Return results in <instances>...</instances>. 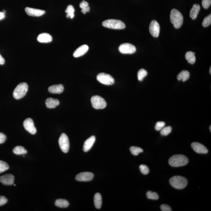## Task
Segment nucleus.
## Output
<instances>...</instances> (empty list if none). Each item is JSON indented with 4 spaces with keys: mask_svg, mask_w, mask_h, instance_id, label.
Masks as SVG:
<instances>
[{
    "mask_svg": "<svg viewBox=\"0 0 211 211\" xmlns=\"http://www.w3.org/2000/svg\"><path fill=\"white\" fill-rule=\"evenodd\" d=\"M189 159L184 155H174L170 158L169 163L173 167L184 166L188 163Z\"/></svg>",
    "mask_w": 211,
    "mask_h": 211,
    "instance_id": "f257e3e1",
    "label": "nucleus"
},
{
    "mask_svg": "<svg viewBox=\"0 0 211 211\" xmlns=\"http://www.w3.org/2000/svg\"><path fill=\"white\" fill-rule=\"evenodd\" d=\"M170 20L174 27L178 29L182 25L184 22V17L179 11L176 9H173L170 12Z\"/></svg>",
    "mask_w": 211,
    "mask_h": 211,
    "instance_id": "f03ea898",
    "label": "nucleus"
},
{
    "mask_svg": "<svg viewBox=\"0 0 211 211\" xmlns=\"http://www.w3.org/2000/svg\"><path fill=\"white\" fill-rule=\"evenodd\" d=\"M169 182L172 187L178 189H184L188 184L187 179L180 176L173 177L170 179Z\"/></svg>",
    "mask_w": 211,
    "mask_h": 211,
    "instance_id": "7ed1b4c3",
    "label": "nucleus"
},
{
    "mask_svg": "<svg viewBox=\"0 0 211 211\" xmlns=\"http://www.w3.org/2000/svg\"><path fill=\"white\" fill-rule=\"evenodd\" d=\"M102 25L105 27L112 29H122L125 27V24L123 22L115 19L106 20L102 22Z\"/></svg>",
    "mask_w": 211,
    "mask_h": 211,
    "instance_id": "20e7f679",
    "label": "nucleus"
},
{
    "mask_svg": "<svg viewBox=\"0 0 211 211\" xmlns=\"http://www.w3.org/2000/svg\"><path fill=\"white\" fill-rule=\"evenodd\" d=\"M28 89V86L27 83H22L18 85L14 90L13 96L15 99H19L22 98L26 95Z\"/></svg>",
    "mask_w": 211,
    "mask_h": 211,
    "instance_id": "39448f33",
    "label": "nucleus"
},
{
    "mask_svg": "<svg viewBox=\"0 0 211 211\" xmlns=\"http://www.w3.org/2000/svg\"><path fill=\"white\" fill-rule=\"evenodd\" d=\"M91 101L93 107L96 109H104L106 106V102L105 99L98 96H93Z\"/></svg>",
    "mask_w": 211,
    "mask_h": 211,
    "instance_id": "423d86ee",
    "label": "nucleus"
},
{
    "mask_svg": "<svg viewBox=\"0 0 211 211\" xmlns=\"http://www.w3.org/2000/svg\"><path fill=\"white\" fill-rule=\"evenodd\" d=\"M97 79L98 81L105 85H111L115 83L114 78L110 74L105 73L99 74L97 76Z\"/></svg>",
    "mask_w": 211,
    "mask_h": 211,
    "instance_id": "0eeeda50",
    "label": "nucleus"
},
{
    "mask_svg": "<svg viewBox=\"0 0 211 211\" xmlns=\"http://www.w3.org/2000/svg\"><path fill=\"white\" fill-rule=\"evenodd\" d=\"M58 142L62 151L63 153H67L70 147L69 139L65 133H62L59 139Z\"/></svg>",
    "mask_w": 211,
    "mask_h": 211,
    "instance_id": "6e6552de",
    "label": "nucleus"
},
{
    "mask_svg": "<svg viewBox=\"0 0 211 211\" xmlns=\"http://www.w3.org/2000/svg\"><path fill=\"white\" fill-rule=\"evenodd\" d=\"M119 50L121 53L131 54L134 53L136 51L135 47L129 43H123L119 46Z\"/></svg>",
    "mask_w": 211,
    "mask_h": 211,
    "instance_id": "1a4fd4ad",
    "label": "nucleus"
},
{
    "mask_svg": "<svg viewBox=\"0 0 211 211\" xmlns=\"http://www.w3.org/2000/svg\"><path fill=\"white\" fill-rule=\"evenodd\" d=\"M23 125L26 131L32 135H35L37 133V129L36 128L33 121L30 118L26 119L23 122Z\"/></svg>",
    "mask_w": 211,
    "mask_h": 211,
    "instance_id": "9d476101",
    "label": "nucleus"
},
{
    "mask_svg": "<svg viewBox=\"0 0 211 211\" xmlns=\"http://www.w3.org/2000/svg\"><path fill=\"white\" fill-rule=\"evenodd\" d=\"M94 176V174L91 172H83L76 176V179L79 181L86 182L92 180Z\"/></svg>",
    "mask_w": 211,
    "mask_h": 211,
    "instance_id": "9b49d317",
    "label": "nucleus"
},
{
    "mask_svg": "<svg viewBox=\"0 0 211 211\" xmlns=\"http://www.w3.org/2000/svg\"><path fill=\"white\" fill-rule=\"evenodd\" d=\"M149 29L150 33L153 37H158L159 36L160 32V26L156 21L153 20L151 21Z\"/></svg>",
    "mask_w": 211,
    "mask_h": 211,
    "instance_id": "f8f14e48",
    "label": "nucleus"
},
{
    "mask_svg": "<svg viewBox=\"0 0 211 211\" xmlns=\"http://www.w3.org/2000/svg\"><path fill=\"white\" fill-rule=\"evenodd\" d=\"M26 13L29 16L32 17H40L44 15L46 12L45 11L39 10V9L31 8L29 7H26L25 9Z\"/></svg>",
    "mask_w": 211,
    "mask_h": 211,
    "instance_id": "ddd939ff",
    "label": "nucleus"
},
{
    "mask_svg": "<svg viewBox=\"0 0 211 211\" xmlns=\"http://www.w3.org/2000/svg\"><path fill=\"white\" fill-rule=\"evenodd\" d=\"M14 182V176L11 174H7L0 177V182L4 185H12Z\"/></svg>",
    "mask_w": 211,
    "mask_h": 211,
    "instance_id": "4468645a",
    "label": "nucleus"
},
{
    "mask_svg": "<svg viewBox=\"0 0 211 211\" xmlns=\"http://www.w3.org/2000/svg\"><path fill=\"white\" fill-rule=\"evenodd\" d=\"M192 148L196 153L199 154L208 153L207 149L203 144L198 142H193L191 144Z\"/></svg>",
    "mask_w": 211,
    "mask_h": 211,
    "instance_id": "2eb2a0df",
    "label": "nucleus"
},
{
    "mask_svg": "<svg viewBox=\"0 0 211 211\" xmlns=\"http://www.w3.org/2000/svg\"><path fill=\"white\" fill-rule=\"evenodd\" d=\"M88 49H89V47L87 45H82L74 51L73 54L74 57L75 58H78V57L82 56L87 52Z\"/></svg>",
    "mask_w": 211,
    "mask_h": 211,
    "instance_id": "dca6fc26",
    "label": "nucleus"
},
{
    "mask_svg": "<svg viewBox=\"0 0 211 211\" xmlns=\"http://www.w3.org/2000/svg\"><path fill=\"white\" fill-rule=\"evenodd\" d=\"M96 141V137L94 136H91L85 141L84 144L83 150L84 151L86 152L89 151L93 146Z\"/></svg>",
    "mask_w": 211,
    "mask_h": 211,
    "instance_id": "f3484780",
    "label": "nucleus"
},
{
    "mask_svg": "<svg viewBox=\"0 0 211 211\" xmlns=\"http://www.w3.org/2000/svg\"><path fill=\"white\" fill-rule=\"evenodd\" d=\"M37 40L40 43H48L52 41V37L50 34L43 33L40 34L37 37Z\"/></svg>",
    "mask_w": 211,
    "mask_h": 211,
    "instance_id": "a211bd4d",
    "label": "nucleus"
},
{
    "mask_svg": "<svg viewBox=\"0 0 211 211\" xmlns=\"http://www.w3.org/2000/svg\"><path fill=\"white\" fill-rule=\"evenodd\" d=\"M48 91L52 94H61L64 91V86L61 84L52 85L48 88Z\"/></svg>",
    "mask_w": 211,
    "mask_h": 211,
    "instance_id": "6ab92c4d",
    "label": "nucleus"
},
{
    "mask_svg": "<svg viewBox=\"0 0 211 211\" xmlns=\"http://www.w3.org/2000/svg\"><path fill=\"white\" fill-rule=\"evenodd\" d=\"M60 104L59 101L57 99L52 98H48L46 101L47 107L49 108H54L56 107Z\"/></svg>",
    "mask_w": 211,
    "mask_h": 211,
    "instance_id": "aec40b11",
    "label": "nucleus"
},
{
    "mask_svg": "<svg viewBox=\"0 0 211 211\" xmlns=\"http://www.w3.org/2000/svg\"><path fill=\"white\" fill-rule=\"evenodd\" d=\"M200 6L198 4H194L191 9L190 16L192 20L196 19L200 10Z\"/></svg>",
    "mask_w": 211,
    "mask_h": 211,
    "instance_id": "412c9836",
    "label": "nucleus"
},
{
    "mask_svg": "<svg viewBox=\"0 0 211 211\" xmlns=\"http://www.w3.org/2000/svg\"><path fill=\"white\" fill-rule=\"evenodd\" d=\"M190 76V73L187 71L184 70L181 71L177 76V79L179 81H185L189 80Z\"/></svg>",
    "mask_w": 211,
    "mask_h": 211,
    "instance_id": "4be33fe9",
    "label": "nucleus"
},
{
    "mask_svg": "<svg viewBox=\"0 0 211 211\" xmlns=\"http://www.w3.org/2000/svg\"><path fill=\"white\" fill-rule=\"evenodd\" d=\"M94 203L96 209H100L102 206V201L101 195L100 194H95L94 197Z\"/></svg>",
    "mask_w": 211,
    "mask_h": 211,
    "instance_id": "5701e85b",
    "label": "nucleus"
},
{
    "mask_svg": "<svg viewBox=\"0 0 211 211\" xmlns=\"http://www.w3.org/2000/svg\"><path fill=\"white\" fill-rule=\"evenodd\" d=\"M185 58L189 63L194 64L196 61V58L195 56V52L192 51H189L186 53Z\"/></svg>",
    "mask_w": 211,
    "mask_h": 211,
    "instance_id": "b1692460",
    "label": "nucleus"
},
{
    "mask_svg": "<svg viewBox=\"0 0 211 211\" xmlns=\"http://www.w3.org/2000/svg\"><path fill=\"white\" fill-rule=\"evenodd\" d=\"M55 205L57 207L61 208H66L69 205V203L66 200L63 199H58L56 200L55 203Z\"/></svg>",
    "mask_w": 211,
    "mask_h": 211,
    "instance_id": "393cba45",
    "label": "nucleus"
},
{
    "mask_svg": "<svg viewBox=\"0 0 211 211\" xmlns=\"http://www.w3.org/2000/svg\"><path fill=\"white\" fill-rule=\"evenodd\" d=\"M13 153L17 155H22L26 154L27 153V150L24 147L18 146L13 149Z\"/></svg>",
    "mask_w": 211,
    "mask_h": 211,
    "instance_id": "a878e982",
    "label": "nucleus"
},
{
    "mask_svg": "<svg viewBox=\"0 0 211 211\" xmlns=\"http://www.w3.org/2000/svg\"><path fill=\"white\" fill-rule=\"evenodd\" d=\"M74 12H75V9L72 5L68 6L66 10V13H67L66 15V17H70L71 19L73 18L74 17Z\"/></svg>",
    "mask_w": 211,
    "mask_h": 211,
    "instance_id": "bb28decb",
    "label": "nucleus"
},
{
    "mask_svg": "<svg viewBox=\"0 0 211 211\" xmlns=\"http://www.w3.org/2000/svg\"><path fill=\"white\" fill-rule=\"evenodd\" d=\"M80 7L81 8V12L83 14H86V12H88L90 11V8L89 6H88V3L86 1H83L82 2L80 3Z\"/></svg>",
    "mask_w": 211,
    "mask_h": 211,
    "instance_id": "cd10ccee",
    "label": "nucleus"
},
{
    "mask_svg": "<svg viewBox=\"0 0 211 211\" xmlns=\"http://www.w3.org/2000/svg\"><path fill=\"white\" fill-rule=\"evenodd\" d=\"M147 75V71L144 69L140 70L138 72L137 76L138 80L139 81H142L144 79L146 76Z\"/></svg>",
    "mask_w": 211,
    "mask_h": 211,
    "instance_id": "c85d7f7f",
    "label": "nucleus"
},
{
    "mask_svg": "<svg viewBox=\"0 0 211 211\" xmlns=\"http://www.w3.org/2000/svg\"><path fill=\"white\" fill-rule=\"evenodd\" d=\"M130 151L131 152L132 154L135 156H137L139 153H142L143 152V150L139 147L132 146L130 147Z\"/></svg>",
    "mask_w": 211,
    "mask_h": 211,
    "instance_id": "c756f323",
    "label": "nucleus"
},
{
    "mask_svg": "<svg viewBox=\"0 0 211 211\" xmlns=\"http://www.w3.org/2000/svg\"><path fill=\"white\" fill-rule=\"evenodd\" d=\"M147 198L152 200H158L159 199V195L155 192H152L151 191H149L146 193Z\"/></svg>",
    "mask_w": 211,
    "mask_h": 211,
    "instance_id": "7c9ffc66",
    "label": "nucleus"
},
{
    "mask_svg": "<svg viewBox=\"0 0 211 211\" xmlns=\"http://www.w3.org/2000/svg\"><path fill=\"white\" fill-rule=\"evenodd\" d=\"M172 128L171 126H167L163 128L161 130L160 133L163 136H167L171 132Z\"/></svg>",
    "mask_w": 211,
    "mask_h": 211,
    "instance_id": "2f4dec72",
    "label": "nucleus"
},
{
    "mask_svg": "<svg viewBox=\"0 0 211 211\" xmlns=\"http://www.w3.org/2000/svg\"><path fill=\"white\" fill-rule=\"evenodd\" d=\"M9 167L8 164L4 161L0 160V173L8 170Z\"/></svg>",
    "mask_w": 211,
    "mask_h": 211,
    "instance_id": "473e14b6",
    "label": "nucleus"
},
{
    "mask_svg": "<svg viewBox=\"0 0 211 211\" xmlns=\"http://www.w3.org/2000/svg\"><path fill=\"white\" fill-rule=\"evenodd\" d=\"M211 24V15H209L206 17L203 20L202 25L203 27H207L210 25Z\"/></svg>",
    "mask_w": 211,
    "mask_h": 211,
    "instance_id": "72a5a7b5",
    "label": "nucleus"
},
{
    "mask_svg": "<svg viewBox=\"0 0 211 211\" xmlns=\"http://www.w3.org/2000/svg\"><path fill=\"white\" fill-rule=\"evenodd\" d=\"M141 173L144 175L148 174L150 172V170L148 167L146 165H141L139 167Z\"/></svg>",
    "mask_w": 211,
    "mask_h": 211,
    "instance_id": "f704fd0d",
    "label": "nucleus"
},
{
    "mask_svg": "<svg viewBox=\"0 0 211 211\" xmlns=\"http://www.w3.org/2000/svg\"><path fill=\"white\" fill-rule=\"evenodd\" d=\"M165 124L164 122H158L155 125V129L156 131H160L165 126Z\"/></svg>",
    "mask_w": 211,
    "mask_h": 211,
    "instance_id": "c9c22d12",
    "label": "nucleus"
},
{
    "mask_svg": "<svg viewBox=\"0 0 211 211\" xmlns=\"http://www.w3.org/2000/svg\"><path fill=\"white\" fill-rule=\"evenodd\" d=\"M202 4L204 9H208L211 5V0H202Z\"/></svg>",
    "mask_w": 211,
    "mask_h": 211,
    "instance_id": "e433bc0d",
    "label": "nucleus"
},
{
    "mask_svg": "<svg viewBox=\"0 0 211 211\" xmlns=\"http://www.w3.org/2000/svg\"><path fill=\"white\" fill-rule=\"evenodd\" d=\"M161 210L163 211H171L172 209L169 206L166 204H163L160 206Z\"/></svg>",
    "mask_w": 211,
    "mask_h": 211,
    "instance_id": "4c0bfd02",
    "label": "nucleus"
},
{
    "mask_svg": "<svg viewBox=\"0 0 211 211\" xmlns=\"http://www.w3.org/2000/svg\"><path fill=\"white\" fill-rule=\"evenodd\" d=\"M7 199L5 197L0 196V206L4 205L7 203Z\"/></svg>",
    "mask_w": 211,
    "mask_h": 211,
    "instance_id": "58836bf2",
    "label": "nucleus"
},
{
    "mask_svg": "<svg viewBox=\"0 0 211 211\" xmlns=\"http://www.w3.org/2000/svg\"><path fill=\"white\" fill-rule=\"evenodd\" d=\"M7 139V137L5 135L2 133H0V144L4 143Z\"/></svg>",
    "mask_w": 211,
    "mask_h": 211,
    "instance_id": "ea45409f",
    "label": "nucleus"
},
{
    "mask_svg": "<svg viewBox=\"0 0 211 211\" xmlns=\"http://www.w3.org/2000/svg\"><path fill=\"white\" fill-rule=\"evenodd\" d=\"M5 63V60L0 54V65H2Z\"/></svg>",
    "mask_w": 211,
    "mask_h": 211,
    "instance_id": "a19ab883",
    "label": "nucleus"
},
{
    "mask_svg": "<svg viewBox=\"0 0 211 211\" xmlns=\"http://www.w3.org/2000/svg\"><path fill=\"white\" fill-rule=\"evenodd\" d=\"M5 17V13L4 12H0V20L4 19Z\"/></svg>",
    "mask_w": 211,
    "mask_h": 211,
    "instance_id": "79ce46f5",
    "label": "nucleus"
},
{
    "mask_svg": "<svg viewBox=\"0 0 211 211\" xmlns=\"http://www.w3.org/2000/svg\"><path fill=\"white\" fill-rule=\"evenodd\" d=\"M209 72H210V74H211V67H210V69H209Z\"/></svg>",
    "mask_w": 211,
    "mask_h": 211,
    "instance_id": "37998d69",
    "label": "nucleus"
},
{
    "mask_svg": "<svg viewBox=\"0 0 211 211\" xmlns=\"http://www.w3.org/2000/svg\"><path fill=\"white\" fill-rule=\"evenodd\" d=\"M209 129H210V132L211 131V126L210 125V127H209Z\"/></svg>",
    "mask_w": 211,
    "mask_h": 211,
    "instance_id": "c03bdc74",
    "label": "nucleus"
},
{
    "mask_svg": "<svg viewBox=\"0 0 211 211\" xmlns=\"http://www.w3.org/2000/svg\"><path fill=\"white\" fill-rule=\"evenodd\" d=\"M14 185L15 186H16V185H15V184H14Z\"/></svg>",
    "mask_w": 211,
    "mask_h": 211,
    "instance_id": "a18cd8bd",
    "label": "nucleus"
}]
</instances>
